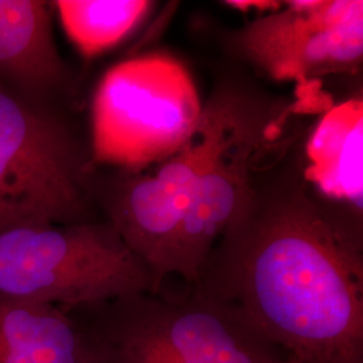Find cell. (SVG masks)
Instances as JSON below:
<instances>
[{"mask_svg": "<svg viewBox=\"0 0 363 363\" xmlns=\"http://www.w3.org/2000/svg\"><path fill=\"white\" fill-rule=\"evenodd\" d=\"M191 289L289 363H363L362 220L292 148L257 167Z\"/></svg>", "mask_w": 363, "mask_h": 363, "instance_id": "1", "label": "cell"}, {"mask_svg": "<svg viewBox=\"0 0 363 363\" xmlns=\"http://www.w3.org/2000/svg\"><path fill=\"white\" fill-rule=\"evenodd\" d=\"M155 294L152 273L108 222L0 233V300L85 308Z\"/></svg>", "mask_w": 363, "mask_h": 363, "instance_id": "2", "label": "cell"}, {"mask_svg": "<svg viewBox=\"0 0 363 363\" xmlns=\"http://www.w3.org/2000/svg\"><path fill=\"white\" fill-rule=\"evenodd\" d=\"M264 101L234 81H225L203 103L187 142L172 155L136 171H120L106 199L108 222L152 273L163 291L186 208L213 157Z\"/></svg>", "mask_w": 363, "mask_h": 363, "instance_id": "3", "label": "cell"}, {"mask_svg": "<svg viewBox=\"0 0 363 363\" xmlns=\"http://www.w3.org/2000/svg\"><path fill=\"white\" fill-rule=\"evenodd\" d=\"M76 310L104 363H288L193 289L184 298L160 291Z\"/></svg>", "mask_w": 363, "mask_h": 363, "instance_id": "4", "label": "cell"}, {"mask_svg": "<svg viewBox=\"0 0 363 363\" xmlns=\"http://www.w3.org/2000/svg\"><path fill=\"white\" fill-rule=\"evenodd\" d=\"M203 103L181 62L164 54L111 67L91 104V159L136 171L175 154L195 130Z\"/></svg>", "mask_w": 363, "mask_h": 363, "instance_id": "5", "label": "cell"}, {"mask_svg": "<svg viewBox=\"0 0 363 363\" xmlns=\"http://www.w3.org/2000/svg\"><path fill=\"white\" fill-rule=\"evenodd\" d=\"M82 220L86 184L76 145L0 85V233Z\"/></svg>", "mask_w": 363, "mask_h": 363, "instance_id": "6", "label": "cell"}, {"mask_svg": "<svg viewBox=\"0 0 363 363\" xmlns=\"http://www.w3.org/2000/svg\"><path fill=\"white\" fill-rule=\"evenodd\" d=\"M234 48L276 81L306 84L357 70L363 57L362 0H292L234 35Z\"/></svg>", "mask_w": 363, "mask_h": 363, "instance_id": "7", "label": "cell"}, {"mask_svg": "<svg viewBox=\"0 0 363 363\" xmlns=\"http://www.w3.org/2000/svg\"><path fill=\"white\" fill-rule=\"evenodd\" d=\"M281 112L262 103L234 130L195 184L174 247L169 276L194 286L220 234L242 206L253 175L274 145Z\"/></svg>", "mask_w": 363, "mask_h": 363, "instance_id": "8", "label": "cell"}, {"mask_svg": "<svg viewBox=\"0 0 363 363\" xmlns=\"http://www.w3.org/2000/svg\"><path fill=\"white\" fill-rule=\"evenodd\" d=\"M362 160V100L327 108L304 143V175L318 194L361 220Z\"/></svg>", "mask_w": 363, "mask_h": 363, "instance_id": "9", "label": "cell"}, {"mask_svg": "<svg viewBox=\"0 0 363 363\" xmlns=\"http://www.w3.org/2000/svg\"><path fill=\"white\" fill-rule=\"evenodd\" d=\"M0 363H104L77 310L0 300Z\"/></svg>", "mask_w": 363, "mask_h": 363, "instance_id": "10", "label": "cell"}, {"mask_svg": "<svg viewBox=\"0 0 363 363\" xmlns=\"http://www.w3.org/2000/svg\"><path fill=\"white\" fill-rule=\"evenodd\" d=\"M62 73L48 3L0 0V85L45 89Z\"/></svg>", "mask_w": 363, "mask_h": 363, "instance_id": "11", "label": "cell"}, {"mask_svg": "<svg viewBox=\"0 0 363 363\" xmlns=\"http://www.w3.org/2000/svg\"><path fill=\"white\" fill-rule=\"evenodd\" d=\"M52 4L66 35L85 57L115 48L152 9V1L147 0H58Z\"/></svg>", "mask_w": 363, "mask_h": 363, "instance_id": "12", "label": "cell"}, {"mask_svg": "<svg viewBox=\"0 0 363 363\" xmlns=\"http://www.w3.org/2000/svg\"><path fill=\"white\" fill-rule=\"evenodd\" d=\"M226 6L230 9H235L240 11H250V10H259V11H277L281 9V1H271V0H228L225 1Z\"/></svg>", "mask_w": 363, "mask_h": 363, "instance_id": "13", "label": "cell"}, {"mask_svg": "<svg viewBox=\"0 0 363 363\" xmlns=\"http://www.w3.org/2000/svg\"><path fill=\"white\" fill-rule=\"evenodd\" d=\"M288 363H289V362H288Z\"/></svg>", "mask_w": 363, "mask_h": 363, "instance_id": "14", "label": "cell"}]
</instances>
